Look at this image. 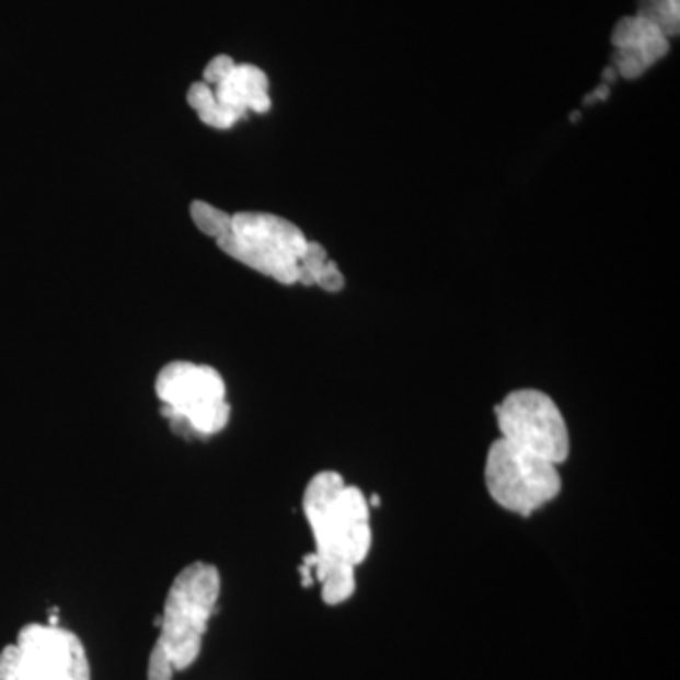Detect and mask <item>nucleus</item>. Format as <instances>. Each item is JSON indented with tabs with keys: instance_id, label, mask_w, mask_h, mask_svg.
I'll list each match as a JSON object with an SVG mask.
<instances>
[{
	"instance_id": "nucleus-4",
	"label": "nucleus",
	"mask_w": 680,
	"mask_h": 680,
	"mask_svg": "<svg viewBox=\"0 0 680 680\" xmlns=\"http://www.w3.org/2000/svg\"><path fill=\"white\" fill-rule=\"evenodd\" d=\"M309 241L301 229L275 214L239 212L231 216V233L218 246L276 283H299V260Z\"/></svg>"
},
{
	"instance_id": "nucleus-11",
	"label": "nucleus",
	"mask_w": 680,
	"mask_h": 680,
	"mask_svg": "<svg viewBox=\"0 0 680 680\" xmlns=\"http://www.w3.org/2000/svg\"><path fill=\"white\" fill-rule=\"evenodd\" d=\"M327 262L330 260H327L325 247L318 242H309L304 247V254L299 260V283L304 286H314Z\"/></svg>"
},
{
	"instance_id": "nucleus-7",
	"label": "nucleus",
	"mask_w": 680,
	"mask_h": 680,
	"mask_svg": "<svg viewBox=\"0 0 680 680\" xmlns=\"http://www.w3.org/2000/svg\"><path fill=\"white\" fill-rule=\"evenodd\" d=\"M502 439L562 465L570 452L569 429L554 399L539 390H516L495 406Z\"/></svg>"
},
{
	"instance_id": "nucleus-14",
	"label": "nucleus",
	"mask_w": 680,
	"mask_h": 680,
	"mask_svg": "<svg viewBox=\"0 0 680 680\" xmlns=\"http://www.w3.org/2000/svg\"><path fill=\"white\" fill-rule=\"evenodd\" d=\"M187 103L197 112L207 111L214 103V90L207 83H193L192 90L187 91Z\"/></svg>"
},
{
	"instance_id": "nucleus-13",
	"label": "nucleus",
	"mask_w": 680,
	"mask_h": 680,
	"mask_svg": "<svg viewBox=\"0 0 680 680\" xmlns=\"http://www.w3.org/2000/svg\"><path fill=\"white\" fill-rule=\"evenodd\" d=\"M233 59L227 56L214 57L212 61L208 62L207 69H205V80L212 85L223 82L227 76L231 74V70L234 69Z\"/></svg>"
},
{
	"instance_id": "nucleus-5",
	"label": "nucleus",
	"mask_w": 680,
	"mask_h": 680,
	"mask_svg": "<svg viewBox=\"0 0 680 680\" xmlns=\"http://www.w3.org/2000/svg\"><path fill=\"white\" fill-rule=\"evenodd\" d=\"M560 465L543 456L495 440L484 468L492 499L515 515L529 516L554 502L562 489Z\"/></svg>"
},
{
	"instance_id": "nucleus-1",
	"label": "nucleus",
	"mask_w": 680,
	"mask_h": 680,
	"mask_svg": "<svg viewBox=\"0 0 680 680\" xmlns=\"http://www.w3.org/2000/svg\"><path fill=\"white\" fill-rule=\"evenodd\" d=\"M302 512L316 549L304 557V586H322L327 604H341L356 591V569L372 544L371 505L361 489L346 484L337 471L314 474L302 495Z\"/></svg>"
},
{
	"instance_id": "nucleus-8",
	"label": "nucleus",
	"mask_w": 680,
	"mask_h": 680,
	"mask_svg": "<svg viewBox=\"0 0 680 680\" xmlns=\"http://www.w3.org/2000/svg\"><path fill=\"white\" fill-rule=\"evenodd\" d=\"M612 44L619 48V72L627 80L639 78L669 51V41L664 28L645 14L620 20L612 33Z\"/></svg>"
},
{
	"instance_id": "nucleus-6",
	"label": "nucleus",
	"mask_w": 680,
	"mask_h": 680,
	"mask_svg": "<svg viewBox=\"0 0 680 680\" xmlns=\"http://www.w3.org/2000/svg\"><path fill=\"white\" fill-rule=\"evenodd\" d=\"M0 680H91L82 641L57 624H28L0 650Z\"/></svg>"
},
{
	"instance_id": "nucleus-16",
	"label": "nucleus",
	"mask_w": 680,
	"mask_h": 680,
	"mask_svg": "<svg viewBox=\"0 0 680 680\" xmlns=\"http://www.w3.org/2000/svg\"><path fill=\"white\" fill-rule=\"evenodd\" d=\"M604 78H607V80H609V82H614V78H616V72H614V70L612 69H607L604 70Z\"/></svg>"
},
{
	"instance_id": "nucleus-12",
	"label": "nucleus",
	"mask_w": 680,
	"mask_h": 680,
	"mask_svg": "<svg viewBox=\"0 0 680 680\" xmlns=\"http://www.w3.org/2000/svg\"><path fill=\"white\" fill-rule=\"evenodd\" d=\"M199 117L203 124L216 127V129H231L244 116L233 111V108H229L226 104H220L216 101L210 108L199 112Z\"/></svg>"
},
{
	"instance_id": "nucleus-10",
	"label": "nucleus",
	"mask_w": 680,
	"mask_h": 680,
	"mask_svg": "<svg viewBox=\"0 0 680 680\" xmlns=\"http://www.w3.org/2000/svg\"><path fill=\"white\" fill-rule=\"evenodd\" d=\"M192 218L199 231L212 237L216 241L231 233V216L220 208H214L212 205L203 203V200L193 203Z\"/></svg>"
},
{
	"instance_id": "nucleus-15",
	"label": "nucleus",
	"mask_w": 680,
	"mask_h": 680,
	"mask_svg": "<svg viewBox=\"0 0 680 680\" xmlns=\"http://www.w3.org/2000/svg\"><path fill=\"white\" fill-rule=\"evenodd\" d=\"M316 286L325 289V291H331V293L341 291V289L344 288V276L343 273L338 270L337 263H325V267H323L322 273L318 276Z\"/></svg>"
},
{
	"instance_id": "nucleus-9",
	"label": "nucleus",
	"mask_w": 680,
	"mask_h": 680,
	"mask_svg": "<svg viewBox=\"0 0 680 680\" xmlns=\"http://www.w3.org/2000/svg\"><path fill=\"white\" fill-rule=\"evenodd\" d=\"M268 78L262 69L254 65H237L231 74L227 76L223 82L216 85L214 96L220 104H226L229 108L246 114L250 104L254 103L257 96L267 95Z\"/></svg>"
},
{
	"instance_id": "nucleus-3",
	"label": "nucleus",
	"mask_w": 680,
	"mask_h": 680,
	"mask_svg": "<svg viewBox=\"0 0 680 680\" xmlns=\"http://www.w3.org/2000/svg\"><path fill=\"white\" fill-rule=\"evenodd\" d=\"M155 393L176 434L212 437L229 424L231 405L227 403L226 382L208 365H165L155 380Z\"/></svg>"
},
{
	"instance_id": "nucleus-2",
	"label": "nucleus",
	"mask_w": 680,
	"mask_h": 680,
	"mask_svg": "<svg viewBox=\"0 0 680 680\" xmlns=\"http://www.w3.org/2000/svg\"><path fill=\"white\" fill-rule=\"evenodd\" d=\"M220 570L193 562L180 570L159 619V639L148 661V680H172L199 658L203 637L220 599Z\"/></svg>"
}]
</instances>
